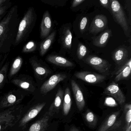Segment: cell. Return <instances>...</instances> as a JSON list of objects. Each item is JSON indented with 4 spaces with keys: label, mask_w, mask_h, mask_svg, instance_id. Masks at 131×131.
Returning <instances> with one entry per match:
<instances>
[{
    "label": "cell",
    "mask_w": 131,
    "mask_h": 131,
    "mask_svg": "<svg viewBox=\"0 0 131 131\" xmlns=\"http://www.w3.org/2000/svg\"><path fill=\"white\" fill-rule=\"evenodd\" d=\"M6 0H0V6L6 2Z\"/></svg>",
    "instance_id": "obj_40"
},
{
    "label": "cell",
    "mask_w": 131,
    "mask_h": 131,
    "mask_svg": "<svg viewBox=\"0 0 131 131\" xmlns=\"http://www.w3.org/2000/svg\"><path fill=\"white\" fill-rule=\"evenodd\" d=\"M11 5V3L7 1L6 2L0 6V20L6 14L7 10L10 7Z\"/></svg>",
    "instance_id": "obj_32"
},
{
    "label": "cell",
    "mask_w": 131,
    "mask_h": 131,
    "mask_svg": "<svg viewBox=\"0 0 131 131\" xmlns=\"http://www.w3.org/2000/svg\"><path fill=\"white\" fill-rule=\"evenodd\" d=\"M105 105L107 106H111V107L116 106H117V104L115 100L111 97H108L106 98Z\"/></svg>",
    "instance_id": "obj_36"
},
{
    "label": "cell",
    "mask_w": 131,
    "mask_h": 131,
    "mask_svg": "<svg viewBox=\"0 0 131 131\" xmlns=\"http://www.w3.org/2000/svg\"><path fill=\"white\" fill-rule=\"evenodd\" d=\"M11 82L20 89L34 92L36 90L35 83L32 77L26 75H20L11 80Z\"/></svg>",
    "instance_id": "obj_8"
},
{
    "label": "cell",
    "mask_w": 131,
    "mask_h": 131,
    "mask_svg": "<svg viewBox=\"0 0 131 131\" xmlns=\"http://www.w3.org/2000/svg\"><path fill=\"white\" fill-rule=\"evenodd\" d=\"M69 131H80L79 129L76 127H73L71 128Z\"/></svg>",
    "instance_id": "obj_39"
},
{
    "label": "cell",
    "mask_w": 131,
    "mask_h": 131,
    "mask_svg": "<svg viewBox=\"0 0 131 131\" xmlns=\"http://www.w3.org/2000/svg\"><path fill=\"white\" fill-rule=\"evenodd\" d=\"M71 85L77 106L80 111H82L85 105V99L82 92L80 87L75 80H71Z\"/></svg>",
    "instance_id": "obj_17"
},
{
    "label": "cell",
    "mask_w": 131,
    "mask_h": 131,
    "mask_svg": "<svg viewBox=\"0 0 131 131\" xmlns=\"http://www.w3.org/2000/svg\"><path fill=\"white\" fill-rule=\"evenodd\" d=\"M37 47V44L35 41H30L24 46L22 52L23 53H30L36 51Z\"/></svg>",
    "instance_id": "obj_30"
},
{
    "label": "cell",
    "mask_w": 131,
    "mask_h": 131,
    "mask_svg": "<svg viewBox=\"0 0 131 131\" xmlns=\"http://www.w3.org/2000/svg\"><path fill=\"white\" fill-rule=\"evenodd\" d=\"M67 78V75L65 73H58L53 75L41 86L40 88L41 94H46L54 89L59 83L65 80Z\"/></svg>",
    "instance_id": "obj_9"
},
{
    "label": "cell",
    "mask_w": 131,
    "mask_h": 131,
    "mask_svg": "<svg viewBox=\"0 0 131 131\" xmlns=\"http://www.w3.org/2000/svg\"><path fill=\"white\" fill-rule=\"evenodd\" d=\"M20 22L18 6L15 5L0 21V53L9 52L13 45Z\"/></svg>",
    "instance_id": "obj_1"
},
{
    "label": "cell",
    "mask_w": 131,
    "mask_h": 131,
    "mask_svg": "<svg viewBox=\"0 0 131 131\" xmlns=\"http://www.w3.org/2000/svg\"><path fill=\"white\" fill-rule=\"evenodd\" d=\"M29 62L33 70L34 75L37 80H42L46 79L52 73V71L36 56L29 59Z\"/></svg>",
    "instance_id": "obj_5"
},
{
    "label": "cell",
    "mask_w": 131,
    "mask_h": 131,
    "mask_svg": "<svg viewBox=\"0 0 131 131\" xmlns=\"http://www.w3.org/2000/svg\"><path fill=\"white\" fill-rule=\"evenodd\" d=\"M84 61L100 73H106L111 67V64L108 61L95 56H89Z\"/></svg>",
    "instance_id": "obj_7"
},
{
    "label": "cell",
    "mask_w": 131,
    "mask_h": 131,
    "mask_svg": "<svg viewBox=\"0 0 131 131\" xmlns=\"http://www.w3.org/2000/svg\"><path fill=\"white\" fill-rule=\"evenodd\" d=\"M126 131H131V125H130V126L128 127V128L126 129Z\"/></svg>",
    "instance_id": "obj_41"
},
{
    "label": "cell",
    "mask_w": 131,
    "mask_h": 131,
    "mask_svg": "<svg viewBox=\"0 0 131 131\" xmlns=\"http://www.w3.org/2000/svg\"><path fill=\"white\" fill-rule=\"evenodd\" d=\"M9 67V63L6 62L0 70V89L3 86L6 82Z\"/></svg>",
    "instance_id": "obj_28"
},
{
    "label": "cell",
    "mask_w": 131,
    "mask_h": 131,
    "mask_svg": "<svg viewBox=\"0 0 131 131\" xmlns=\"http://www.w3.org/2000/svg\"><path fill=\"white\" fill-rule=\"evenodd\" d=\"M46 4L52 6H63L66 4L67 1H54V0H41Z\"/></svg>",
    "instance_id": "obj_33"
},
{
    "label": "cell",
    "mask_w": 131,
    "mask_h": 131,
    "mask_svg": "<svg viewBox=\"0 0 131 131\" xmlns=\"http://www.w3.org/2000/svg\"><path fill=\"white\" fill-rule=\"evenodd\" d=\"M112 34V32L111 30H106L98 36L94 38L93 41V43L94 46L100 48L105 47Z\"/></svg>",
    "instance_id": "obj_21"
},
{
    "label": "cell",
    "mask_w": 131,
    "mask_h": 131,
    "mask_svg": "<svg viewBox=\"0 0 131 131\" xmlns=\"http://www.w3.org/2000/svg\"><path fill=\"white\" fill-rule=\"evenodd\" d=\"M56 34V31H53L40 43V54L41 56H43L50 48L54 41Z\"/></svg>",
    "instance_id": "obj_22"
},
{
    "label": "cell",
    "mask_w": 131,
    "mask_h": 131,
    "mask_svg": "<svg viewBox=\"0 0 131 131\" xmlns=\"http://www.w3.org/2000/svg\"><path fill=\"white\" fill-rule=\"evenodd\" d=\"M76 78L86 82L92 84H97L103 82L106 79L104 75L88 71H81L74 73Z\"/></svg>",
    "instance_id": "obj_10"
},
{
    "label": "cell",
    "mask_w": 131,
    "mask_h": 131,
    "mask_svg": "<svg viewBox=\"0 0 131 131\" xmlns=\"http://www.w3.org/2000/svg\"><path fill=\"white\" fill-rule=\"evenodd\" d=\"M127 67H129L130 68H131V59H130L128 60L125 63L118 66V69L116 70V72L114 73V75H118Z\"/></svg>",
    "instance_id": "obj_34"
},
{
    "label": "cell",
    "mask_w": 131,
    "mask_h": 131,
    "mask_svg": "<svg viewBox=\"0 0 131 131\" xmlns=\"http://www.w3.org/2000/svg\"><path fill=\"white\" fill-rule=\"evenodd\" d=\"M72 105L71 92L69 87H67L66 88L64 92V96L62 107L63 113L64 115L67 116L69 114L71 109Z\"/></svg>",
    "instance_id": "obj_23"
},
{
    "label": "cell",
    "mask_w": 131,
    "mask_h": 131,
    "mask_svg": "<svg viewBox=\"0 0 131 131\" xmlns=\"http://www.w3.org/2000/svg\"><path fill=\"white\" fill-rule=\"evenodd\" d=\"M23 62V59L21 56H19L15 59L8 73V77L9 79H11L17 74L22 67Z\"/></svg>",
    "instance_id": "obj_25"
},
{
    "label": "cell",
    "mask_w": 131,
    "mask_h": 131,
    "mask_svg": "<svg viewBox=\"0 0 131 131\" xmlns=\"http://www.w3.org/2000/svg\"><path fill=\"white\" fill-rule=\"evenodd\" d=\"M88 23V18L86 17H83L80 23L79 29L80 32H83L85 29Z\"/></svg>",
    "instance_id": "obj_35"
},
{
    "label": "cell",
    "mask_w": 131,
    "mask_h": 131,
    "mask_svg": "<svg viewBox=\"0 0 131 131\" xmlns=\"http://www.w3.org/2000/svg\"><path fill=\"white\" fill-rule=\"evenodd\" d=\"M85 120L88 125L91 127H94L98 122V118L96 115L92 112L87 110L84 115Z\"/></svg>",
    "instance_id": "obj_26"
},
{
    "label": "cell",
    "mask_w": 131,
    "mask_h": 131,
    "mask_svg": "<svg viewBox=\"0 0 131 131\" xmlns=\"http://www.w3.org/2000/svg\"><path fill=\"white\" fill-rule=\"evenodd\" d=\"M64 96V92L61 88H59L56 94L54 101L50 105L48 112L50 117L58 113L62 108Z\"/></svg>",
    "instance_id": "obj_16"
},
{
    "label": "cell",
    "mask_w": 131,
    "mask_h": 131,
    "mask_svg": "<svg viewBox=\"0 0 131 131\" xmlns=\"http://www.w3.org/2000/svg\"><path fill=\"white\" fill-rule=\"evenodd\" d=\"M52 20L48 10L45 11L43 15L40 26V37L41 39L46 38L50 34L52 29Z\"/></svg>",
    "instance_id": "obj_15"
},
{
    "label": "cell",
    "mask_w": 131,
    "mask_h": 131,
    "mask_svg": "<svg viewBox=\"0 0 131 131\" xmlns=\"http://www.w3.org/2000/svg\"><path fill=\"white\" fill-rule=\"evenodd\" d=\"M131 73V68L127 67L118 74L116 75L114 80L116 82H118L123 79H128L130 77Z\"/></svg>",
    "instance_id": "obj_29"
},
{
    "label": "cell",
    "mask_w": 131,
    "mask_h": 131,
    "mask_svg": "<svg viewBox=\"0 0 131 131\" xmlns=\"http://www.w3.org/2000/svg\"><path fill=\"white\" fill-rule=\"evenodd\" d=\"M110 11L115 21L121 27L125 36L129 37L130 29L122 7L117 1L110 0Z\"/></svg>",
    "instance_id": "obj_4"
},
{
    "label": "cell",
    "mask_w": 131,
    "mask_h": 131,
    "mask_svg": "<svg viewBox=\"0 0 131 131\" xmlns=\"http://www.w3.org/2000/svg\"><path fill=\"white\" fill-rule=\"evenodd\" d=\"M72 34L70 28L67 27L63 32L62 36V43L63 46L66 49H71L72 46Z\"/></svg>",
    "instance_id": "obj_24"
},
{
    "label": "cell",
    "mask_w": 131,
    "mask_h": 131,
    "mask_svg": "<svg viewBox=\"0 0 131 131\" xmlns=\"http://www.w3.org/2000/svg\"><path fill=\"white\" fill-rule=\"evenodd\" d=\"M100 5L104 8L110 10L111 8V3L110 1L108 0H100L99 1Z\"/></svg>",
    "instance_id": "obj_37"
},
{
    "label": "cell",
    "mask_w": 131,
    "mask_h": 131,
    "mask_svg": "<svg viewBox=\"0 0 131 131\" xmlns=\"http://www.w3.org/2000/svg\"><path fill=\"white\" fill-rule=\"evenodd\" d=\"M23 105H17L0 112V131L14 126L20 120Z\"/></svg>",
    "instance_id": "obj_3"
},
{
    "label": "cell",
    "mask_w": 131,
    "mask_h": 131,
    "mask_svg": "<svg viewBox=\"0 0 131 131\" xmlns=\"http://www.w3.org/2000/svg\"><path fill=\"white\" fill-rule=\"evenodd\" d=\"M37 20V15L35 8L32 7H29L20 20L14 46H16L28 39L35 27Z\"/></svg>",
    "instance_id": "obj_2"
},
{
    "label": "cell",
    "mask_w": 131,
    "mask_h": 131,
    "mask_svg": "<svg viewBox=\"0 0 131 131\" xmlns=\"http://www.w3.org/2000/svg\"><path fill=\"white\" fill-rule=\"evenodd\" d=\"M85 1V0H74L72 3V7L73 8L76 7Z\"/></svg>",
    "instance_id": "obj_38"
},
{
    "label": "cell",
    "mask_w": 131,
    "mask_h": 131,
    "mask_svg": "<svg viewBox=\"0 0 131 131\" xmlns=\"http://www.w3.org/2000/svg\"><path fill=\"white\" fill-rule=\"evenodd\" d=\"M46 105V102L40 103L31 107L20 120L19 127L22 128H25L27 124L41 112Z\"/></svg>",
    "instance_id": "obj_12"
},
{
    "label": "cell",
    "mask_w": 131,
    "mask_h": 131,
    "mask_svg": "<svg viewBox=\"0 0 131 131\" xmlns=\"http://www.w3.org/2000/svg\"><path fill=\"white\" fill-rule=\"evenodd\" d=\"M103 94L113 98L120 105L126 101V97L119 88L118 85L114 81L112 82L104 90Z\"/></svg>",
    "instance_id": "obj_11"
},
{
    "label": "cell",
    "mask_w": 131,
    "mask_h": 131,
    "mask_svg": "<svg viewBox=\"0 0 131 131\" xmlns=\"http://www.w3.org/2000/svg\"><path fill=\"white\" fill-rule=\"evenodd\" d=\"M108 23V19L104 15H97L93 18L90 26L89 31L93 34L98 33L105 29Z\"/></svg>",
    "instance_id": "obj_13"
},
{
    "label": "cell",
    "mask_w": 131,
    "mask_h": 131,
    "mask_svg": "<svg viewBox=\"0 0 131 131\" xmlns=\"http://www.w3.org/2000/svg\"><path fill=\"white\" fill-rule=\"evenodd\" d=\"M120 111L113 112L109 115L100 126L98 131H110L120 125L117 121Z\"/></svg>",
    "instance_id": "obj_14"
},
{
    "label": "cell",
    "mask_w": 131,
    "mask_h": 131,
    "mask_svg": "<svg viewBox=\"0 0 131 131\" xmlns=\"http://www.w3.org/2000/svg\"><path fill=\"white\" fill-rule=\"evenodd\" d=\"M24 96L19 90L8 92L1 98L0 110L8 108L19 105L23 101Z\"/></svg>",
    "instance_id": "obj_6"
},
{
    "label": "cell",
    "mask_w": 131,
    "mask_h": 131,
    "mask_svg": "<svg viewBox=\"0 0 131 131\" xmlns=\"http://www.w3.org/2000/svg\"><path fill=\"white\" fill-rule=\"evenodd\" d=\"M123 112L125 114V121L124 131H126L128 127L131 125V105L130 103H127L125 105Z\"/></svg>",
    "instance_id": "obj_27"
},
{
    "label": "cell",
    "mask_w": 131,
    "mask_h": 131,
    "mask_svg": "<svg viewBox=\"0 0 131 131\" xmlns=\"http://www.w3.org/2000/svg\"><path fill=\"white\" fill-rule=\"evenodd\" d=\"M87 49L85 46L80 43L78 44L77 50V56L78 59H82L87 53Z\"/></svg>",
    "instance_id": "obj_31"
},
{
    "label": "cell",
    "mask_w": 131,
    "mask_h": 131,
    "mask_svg": "<svg viewBox=\"0 0 131 131\" xmlns=\"http://www.w3.org/2000/svg\"><path fill=\"white\" fill-rule=\"evenodd\" d=\"M50 117L47 112L43 116L32 124L28 131H45L49 126Z\"/></svg>",
    "instance_id": "obj_18"
},
{
    "label": "cell",
    "mask_w": 131,
    "mask_h": 131,
    "mask_svg": "<svg viewBox=\"0 0 131 131\" xmlns=\"http://www.w3.org/2000/svg\"><path fill=\"white\" fill-rule=\"evenodd\" d=\"M128 52L125 48L119 47L113 52L112 57L113 61L118 66L123 64L128 60Z\"/></svg>",
    "instance_id": "obj_19"
},
{
    "label": "cell",
    "mask_w": 131,
    "mask_h": 131,
    "mask_svg": "<svg viewBox=\"0 0 131 131\" xmlns=\"http://www.w3.org/2000/svg\"><path fill=\"white\" fill-rule=\"evenodd\" d=\"M46 60L49 62L56 66L63 67H72L74 64L67 59L57 55H49Z\"/></svg>",
    "instance_id": "obj_20"
}]
</instances>
